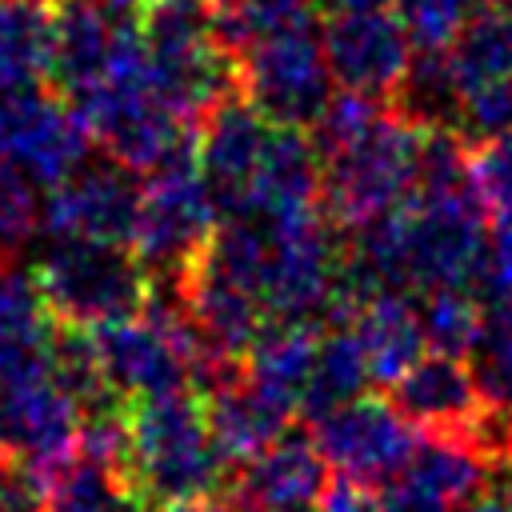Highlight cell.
<instances>
[{"label": "cell", "instance_id": "484cf974", "mask_svg": "<svg viewBox=\"0 0 512 512\" xmlns=\"http://www.w3.org/2000/svg\"><path fill=\"white\" fill-rule=\"evenodd\" d=\"M480 396L492 404H512V292L484 300V324L468 352Z\"/></svg>", "mask_w": 512, "mask_h": 512}, {"label": "cell", "instance_id": "4316f807", "mask_svg": "<svg viewBox=\"0 0 512 512\" xmlns=\"http://www.w3.org/2000/svg\"><path fill=\"white\" fill-rule=\"evenodd\" d=\"M420 324H424L428 352H448L468 360L484 324V308L464 288H428L420 300Z\"/></svg>", "mask_w": 512, "mask_h": 512}, {"label": "cell", "instance_id": "836d02e7", "mask_svg": "<svg viewBox=\"0 0 512 512\" xmlns=\"http://www.w3.org/2000/svg\"><path fill=\"white\" fill-rule=\"evenodd\" d=\"M452 512H512V480L508 484H492V488H476L472 496H464Z\"/></svg>", "mask_w": 512, "mask_h": 512}, {"label": "cell", "instance_id": "f1b7e54d", "mask_svg": "<svg viewBox=\"0 0 512 512\" xmlns=\"http://www.w3.org/2000/svg\"><path fill=\"white\" fill-rule=\"evenodd\" d=\"M36 228H44V200L36 196V180L0 156V252L24 248Z\"/></svg>", "mask_w": 512, "mask_h": 512}, {"label": "cell", "instance_id": "ac0fdd59", "mask_svg": "<svg viewBox=\"0 0 512 512\" xmlns=\"http://www.w3.org/2000/svg\"><path fill=\"white\" fill-rule=\"evenodd\" d=\"M204 404H208L212 436H216L220 452L228 456V464H244L256 452H264L272 440L284 436V428L292 420V408L280 404L276 396H268L244 372H232L220 384H212Z\"/></svg>", "mask_w": 512, "mask_h": 512}, {"label": "cell", "instance_id": "ffe728a7", "mask_svg": "<svg viewBox=\"0 0 512 512\" xmlns=\"http://www.w3.org/2000/svg\"><path fill=\"white\" fill-rule=\"evenodd\" d=\"M316 348H320L316 320H288V316L264 320V328L256 332L244 356V376L296 412L312 380Z\"/></svg>", "mask_w": 512, "mask_h": 512}, {"label": "cell", "instance_id": "603a6c76", "mask_svg": "<svg viewBox=\"0 0 512 512\" xmlns=\"http://www.w3.org/2000/svg\"><path fill=\"white\" fill-rule=\"evenodd\" d=\"M368 384H372V368H368V356H364L356 328L352 324H328V332L320 336L312 380H308L300 408L316 420V416L332 412L336 404L364 396Z\"/></svg>", "mask_w": 512, "mask_h": 512}, {"label": "cell", "instance_id": "7a4b0ae2", "mask_svg": "<svg viewBox=\"0 0 512 512\" xmlns=\"http://www.w3.org/2000/svg\"><path fill=\"white\" fill-rule=\"evenodd\" d=\"M424 128L384 108L364 132L320 152L324 160V208L344 228H364L396 208H404L416 192Z\"/></svg>", "mask_w": 512, "mask_h": 512}, {"label": "cell", "instance_id": "cb8c5ba5", "mask_svg": "<svg viewBox=\"0 0 512 512\" xmlns=\"http://www.w3.org/2000/svg\"><path fill=\"white\" fill-rule=\"evenodd\" d=\"M392 108L400 116H408L412 124L420 128H456L460 120V80L452 72V60H448V48H436V52H420L412 56L400 88L392 92Z\"/></svg>", "mask_w": 512, "mask_h": 512}, {"label": "cell", "instance_id": "e575fe53", "mask_svg": "<svg viewBox=\"0 0 512 512\" xmlns=\"http://www.w3.org/2000/svg\"><path fill=\"white\" fill-rule=\"evenodd\" d=\"M112 20H136L140 16V8H144V0H96Z\"/></svg>", "mask_w": 512, "mask_h": 512}, {"label": "cell", "instance_id": "4fadbf2b", "mask_svg": "<svg viewBox=\"0 0 512 512\" xmlns=\"http://www.w3.org/2000/svg\"><path fill=\"white\" fill-rule=\"evenodd\" d=\"M268 136L272 120L240 88L200 120V172L224 220L244 212Z\"/></svg>", "mask_w": 512, "mask_h": 512}, {"label": "cell", "instance_id": "8992f818", "mask_svg": "<svg viewBox=\"0 0 512 512\" xmlns=\"http://www.w3.org/2000/svg\"><path fill=\"white\" fill-rule=\"evenodd\" d=\"M72 104L88 124L92 140L108 152V160L132 172L160 168L168 156H176L200 136V124L172 112L156 96L152 80H100Z\"/></svg>", "mask_w": 512, "mask_h": 512}, {"label": "cell", "instance_id": "277c9868", "mask_svg": "<svg viewBox=\"0 0 512 512\" xmlns=\"http://www.w3.org/2000/svg\"><path fill=\"white\" fill-rule=\"evenodd\" d=\"M216 216L220 212L200 172V136H196L188 148H180L176 156H168L160 168L148 172L132 252L152 280L180 288L184 276L196 268L204 244L212 240Z\"/></svg>", "mask_w": 512, "mask_h": 512}, {"label": "cell", "instance_id": "7c38bea8", "mask_svg": "<svg viewBox=\"0 0 512 512\" xmlns=\"http://www.w3.org/2000/svg\"><path fill=\"white\" fill-rule=\"evenodd\" d=\"M320 44L340 88L364 96H392L412 64V36L400 12L388 8H356L332 12L320 28Z\"/></svg>", "mask_w": 512, "mask_h": 512}, {"label": "cell", "instance_id": "6da1fadb", "mask_svg": "<svg viewBox=\"0 0 512 512\" xmlns=\"http://www.w3.org/2000/svg\"><path fill=\"white\" fill-rule=\"evenodd\" d=\"M224 468L228 456L212 436L208 404L196 388L128 404V480L140 504L216 500L224 492Z\"/></svg>", "mask_w": 512, "mask_h": 512}, {"label": "cell", "instance_id": "3957f363", "mask_svg": "<svg viewBox=\"0 0 512 512\" xmlns=\"http://www.w3.org/2000/svg\"><path fill=\"white\" fill-rule=\"evenodd\" d=\"M92 340L100 352L104 380L116 396L148 400L200 388L204 380V356L180 308V296L176 304H160L152 296L140 312L92 328Z\"/></svg>", "mask_w": 512, "mask_h": 512}, {"label": "cell", "instance_id": "44dd1931", "mask_svg": "<svg viewBox=\"0 0 512 512\" xmlns=\"http://www.w3.org/2000/svg\"><path fill=\"white\" fill-rule=\"evenodd\" d=\"M48 512H132L140 500L124 468L72 452L68 460L44 468Z\"/></svg>", "mask_w": 512, "mask_h": 512}, {"label": "cell", "instance_id": "74e56055", "mask_svg": "<svg viewBox=\"0 0 512 512\" xmlns=\"http://www.w3.org/2000/svg\"><path fill=\"white\" fill-rule=\"evenodd\" d=\"M484 8H496V12H508L512 16V0H480Z\"/></svg>", "mask_w": 512, "mask_h": 512}, {"label": "cell", "instance_id": "5b68a950", "mask_svg": "<svg viewBox=\"0 0 512 512\" xmlns=\"http://www.w3.org/2000/svg\"><path fill=\"white\" fill-rule=\"evenodd\" d=\"M32 276L56 324L100 328L140 312L152 300V276L124 244L56 240Z\"/></svg>", "mask_w": 512, "mask_h": 512}, {"label": "cell", "instance_id": "8d00e7d4", "mask_svg": "<svg viewBox=\"0 0 512 512\" xmlns=\"http://www.w3.org/2000/svg\"><path fill=\"white\" fill-rule=\"evenodd\" d=\"M328 12H356V8H388L392 0H316Z\"/></svg>", "mask_w": 512, "mask_h": 512}, {"label": "cell", "instance_id": "e0dca14e", "mask_svg": "<svg viewBox=\"0 0 512 512\" xmlns=\"http://www.w3.org/2000/svg\"><path fill=\"white\" fill-rule=\"evenodd\" d=\"M116 44V20L96 0H56L52 4V56L48 80L64 100L96 88L108 72Z\"/></svg>", "mask_w": 512, "mask_h": 512}, {"label": "cell", "instance_id": "d590c367", "mask_svg": "<svg viewBox=\"0 0 512 512\" xmlns=\"http://www.w3.org/2000/svg\"><path fill=\"white\" fill-rule=\"evenodd\" d=\"M152 512H232L228 504H220V496L216 500H192V504H168V508H152Z\"/></svg>", "mask_w": 512, "mask_h": 512}, {"label": "cell", "instance_id": "8fae6325", "mask_svg": "<svg viewBox=\"0 0 512 512\" xmlns=\"http://www.w3.org/2000/svg\"><path fill=\"white\" fill-rule=\"evenodd\" d=\"M140 200L144 184H136L132 168L116 160L84 164L44 196V232L52 240H96L132 248Z\"/></svg>", "mask_w": 512, "mask_h": 512}, {"label": "cell", "instance_id": "d4e9b609", "mask_svg": "<svg viewBox=\"0 0 512 512\" xmlns=\"http://www.w3.org/2000/svg\"><path fill=\"white\" fill-rule=\"evenodd\" d=\"M448 60L460 80V92H472L492 80H508L512 76V16L480 4V12H472L460 36L448 44Z\"/></svg>", "mask_w": 512, "mask_h": 512}, {"label": "cell", "instance_id": "5bb4252c", "mask_svg": "<svg viewBox=\"0 0 512 512\" xmlns=\"http://www.w3.org/2000/svg\"><path fill=\"white\" fill-rule=\"evenodd\" d=\"M328 488V460L312 436L284 432L264 452L244 460L232 484L236 512H312Z\"/></svg>", "mask_w": 512, "mask_h": 512}, {"label": "cell", "instance_id": "83f0119b", "mask_svg": "<svg viewBox=\"0 0 512 512\" xmlns=\"http://www.w3.org/2000/svg\"><path fill=\"white\" fill-rule=\"evenodd\" d=\"M52 328L56 324H52V312L44 304L36 276L20 268H0V344L48 340Z\"/></svg>", "mask_w": 512, "mask_h": 512}, {"label": "cell", "instance_id": "9c48e42d", "mask_svg": "<svg viewBox=\"0 0 512 512\" xmlns=\"http://www.w3.org/2000/svg\"><path fill=\"white\" fill-rule=\"evenodd\" d=\"M312 440L336 476H352L364 484H388L416 452L420 432L384 396H356L316 416Z\"/></svg>", "mask_w": 512, "mask_h": 512}, {"label": "cell", "instance_id": "f546056e", "mask_svg": "<svg viewBox=\"0 0 512 512\" xmlns=\"http://www.w3.org/2000/svg\"><path fill=\"white\" fill-rule=\"evenodd\" d=\"M420 52L448 48L480 0H392Z\"/></svg>", "mask_w": 512, "mask_h": 512}, {"label": "cell", "instance_id": "d6986e66", "mask_svg": "<svg viewBox=\"0 0 512 512\" xmlns=\"http://www.w3.org/2000/svg\"><path fill=\"white\" fill-rule=\"evenodd\" d=\"M368 368H372V384H396L428 348L424 340V324H420V304H412L408 292L400 288H380L376 296L364 300V308L352 320Z\"/></svg>", "mask_w": 512, "mask_h": 512}, {"label": "cell", "instance_id": "30bf717a", "mask_svg": "<svg viewBox=\"0 0 512 512\" xmlns=\"http://www.w3.org/2000/svg\"><path fill=\"white\" fill-rule=\"evenodd\" d=\"M92 132L60 92L0 88V156L36 184H60L84 168Z\"/></svg>", "mask_w": 512, "mask_h": 512}, {"label": "cell", "instance_id": "f35d334b", "mask_svg": "<svg viewBox=\"0 0 512 512\" xmlns=\"http://www.w3.org/2000/svg\"><path fill=\"white\" fill-rule=\"evenodd\" d=\"M44 4H56V0H44Z\"/></svg>", "mask_w": 512, "mask_h": 512}, {"label": "cell", "instance_id": "2e32d148", "mask_svg": "<svg viewBox=\"0 0 512 512\" xmlns=\"http://www.w3.org/2000/svg\"><path fill=\"white\" fill-rule=\"evenodd\" d=\"M312 208H324V160L304 128L272 124L264 160L256 168V180L240 216L284 220Z\"/></svg>", "mask_w": 512, "mask_h": 512}, {"label": "cell", "instance_id": "ba28073f", "mask_svg": "<svg viewBox=\"0 0 512 512\" xmlns=\"http://www.w3.org/2000/svg\"><path fill=\"white\" fill-rule=\"evenodd\" d=\"M268 224V264L260 300L272 316L288 320H316L328 312L344 248L336 240V220L328 208H312Z\"/></svg>", "mask_w": 512, "mask_h": 512}, {"label": "cell", "instance_id": "4dcf8cb0", "mask_svg": "<svg viewBox=\"0 0 512 512\" xmlns=\"http://www.w3.org/2000/svg\"><path fill=\"white\" fill-rule=\"evenodd\" d=\"M456 132H460L468 144H484V140L508 136V132H512V76L464 92Z\"/></svg>", "mask_w": 512, "mask_h": 512}, {"label": "cell", "instance_id": "52a82bcc", "mask_svg": "<svg viewBox=\"0 0 512 512\" xmlns=\"http://www.w3.org/2000/svg\"><path fill=\"white\" fill-rule=\"evenodd\" d=\"M240 92L284 128H312L332 100V68L312 28L256 36L236 52Z\"/></svg>", "mask_w": 512, "mask_h": 512}, {"label": "cell", "instance_id": "d6a6232c", "mask_svg": "<svg viewBox=\"0 0 512 512\" xmlns=\"http://www.w3.org/2000/svg\"><path fill=\"white\" fill-rule=\"evenodd\" d=\"M312 512H380V492L364 480L336 476V480H328V488L320 492Z\"/></svg>", "mask_w": 512, "mask_h": 512}, {"label": "cell", "instance_id": "1f68e13d", "mask_svg": "<svg viewBox=\"0 0 512 512\" xmlns=\"http://www.w3.org/2000/svg\"><path fill=\"white\" fill-rule=\"evenodd\" d=\"M452 508H456L452 500H444L408 468H400L380 492V512H452Z\"/></svg>", "mask_w": 512, "mask_h": 512}, {"label": "cell", "instance_id": "7402d4cb", "mask_svg": "<svg viewBox=\"0 0 512 512\" xmlns=\"http://www.w3.org/2000/svg\"><path fill=\"white\" fill-rule=\"evenodd\" d=\"M52 4L0 0V88H32L48 76Z\"/></svg>", "mask_w": 512, "mask_h": 512}, {"label": "cell", "instance_id": "9a60e30c", "mask_svg": "<svg viewBox=\"0 0 512 512\" xmlns=\"http://www.w3.org/2000/svg\"><path fill=\"white\" fill-rule=\"evenodd\" d=\"M392 400L416 428L432 436H464V428L484 404L472 364L448 352H424L392 384Z\"/></svg>", "mask_w": 512, "mask_h": 512}]
</instances>
